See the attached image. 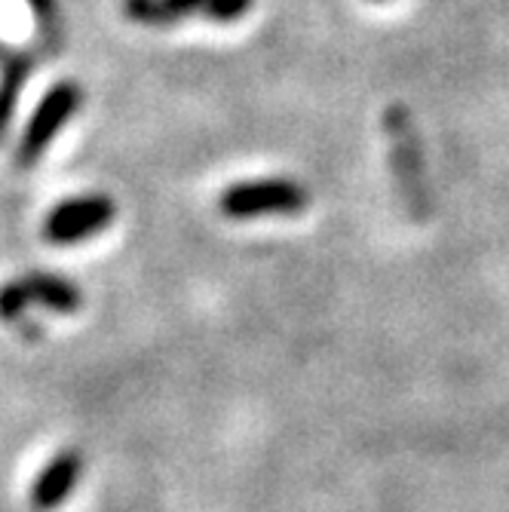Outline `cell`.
Listing matches in <instances>:
<instances>
[{
	"mask_svg": "<svg viewBox=\"0 0 509 512\" xmlns=\"http://www.w3.org/2000/svg\"><path fill=\"white\" fill-rule=\"evenodd\" d=\"M384 132L390 142V166L396 178V191L414 221H427L433 212V197L427 184L421 135L414 129L411 111L405 105H390L384 111Z\"/></svg>",
	"mask_w": 509,
	"mask_h": 512,
	"instance_id": "6da1fadb",
	"label": "cell"
},
{
	"mask_svg": "<svg viewBox=\"0 0 509 512\" xmlns=\"http://www.w3.org/2000/svg\"><path fill=\"white\" fill-rule=\"evenodd\" d=\"M310 206V194L301 181L292 178H261L230 184L218 197V212L234 221L264 218V215H298Z\"/></svg>",
	"mask_w": 509,
	"mask_h": 512,
	"instance_id": "7a4b0ae2",
	"label": "cell"
},
{
	"mask_svg": "<svg viewBox=\"0 0 509 512\" xmlns=\"http://www.w3.org/2000/svg\"><path fill=\"white\" fill-rule=\"evenodd\" d=\"M80 102H83V89L71 80H62L46 92L19 138V148H16L19 169H31L46 154V148L53 145V138L62 132V126L80 111Z\"/></svg>",
	"mask_w": 509,
	"mask_h": 512,
	"instance_id": "3957f363",
	"label": "cell"
},
{
	"mask_svg": "<svg viewBox=\"0 0 509 512\" xmlns=\"http://www.w3.org/2000/svg\"><path fill=\"white\" fill-rule=\"evenodd\" d=\"M117 218V206L108 194H83V197H68L56 209L46 212L40 234L46 243L56 246H74L89 237L108 230Z\"/></svg>",
	"mask_w": 509,
	"mask_h": 512,
	"instance_id": "277c9868",
	"label": "cell"
},
{
	"mask_svg": "<svg viewBox=\"0 0 509 512\" xmlns=\"http://www.w3.org/2000/svg\"><path fill=\"white\" fill-rule=\"evenodd\" d=\"M83 470H86V460H83V454L77 448L59 451L40 470V476L31 485V494H28L31 509L34 512H53V509H59L71 497V491L80 485Z\"/></svg>",
	"mask_w": 509,
	"mask_h": 512,
	"instance_id": "5b68a950",
	"label": "cell"
},
{
	"mask_svg": "<svg viewBox=\"0 0 509 512\" xmlns=\"http://www.w3.org/2000/svg\"><path fill=\"white\" fill-rule=\"evenodd\" d=\"M19 286H22L25 298L31 301V307H43L53 313H77L83 307L80 286H74L62 273L31 270V273L19 276Z\"/></svg>",
	"mask_w": 509,
	"mask_h": 512,
	"instance_id": "8992f818",
	"label": "cell"
},
{
	"mask_svg": "<svg viewBox=\"0 0 509 512\" xmlns=\"http://www.w3.org/2000/svg\"><path fill=\"white\" fill-rule=\"evenodd\" d=\"M28 74H31V56H25V53L10 56L4 62V71H0V142H4V135L13 123V114H16Z\"/></svg>",
	"mask_w": 509,
	"mask_h": 512,
	"instance_id": "52a82bcc",
	"label": "cell"
},
{
	"mask_svg": "<svg viewBox=\"0 0 509 512\" xmlns=\"http://www.w3.org/2000/svg\"><path fill=\"white\" fill-rule=\"evenodd\" d=\"M31 301L25 298L22 286H19V279H13V283H4L0 286V322H7L13 325V329L22 335V338H37L40 329L34 325L31 319Z\"/></svg>",
	"mask_w": 509,
	"mask_h": 512,
	"instance_id": "ba28073f",
	"label": "cell"
},
{
	"mask_svg": "<svg viewBox=\"0 0 509 512\" xmlns=\"http://www.w3.org/2000/svg\"><path fill=\"white\" fill-rule=\"evenodd\" d=\"M123 13L126 19L145 28H172L181 22L169 0H123Z\"/></svg>",
	"mask_w": 509,
	"mask_h": 512,
	"instance_id": "9c48e42d",
	"label": "cell"
},
{
	"mask_svg": "<svg viewBox=\"0 0 509 512\" xmlns=\"http://www.w3.org/2000/svg\"><path fill=\"white\" fill-rule=\"evenodd\" d=\"M249 10H252V0H206L200 13L212 22H237Z\"/></svg>",
	"mask_w": 509,
	"mask_h": 512,
	"instance_id": "30bf717a",
	"label": "cell"
},
{
	"mask_svg": "<svg viewBox=\"0 0 509 512\" xmlns=\"http://www.w3.org/2000/svg\"><path fill=\"white\" fill-rule=\"evenodd\" d=\"M169 4L175 7V13L184 19V16H191V13H200L206 0H169Z\"/></svg>",
	"mask_w": 509,
	"mask_h": 512,
	"instance_id": "8fae6325",
	"label": "cell"
},
{
	"mask_svg": "<svg viewBox=\"0 0 509 512\" xmlns=\"http://www.w3.org/2000/svg\"><path fill=\"white\" fill-rule=\"evenodd\" d=\"M375 4H384V0H375Z\"/></svg>",
	"mask_w": 509,
	"mask_h": 512,
	"instance_id": "7c38bea8",
	"label": "cell"
}]
</instances>
